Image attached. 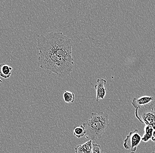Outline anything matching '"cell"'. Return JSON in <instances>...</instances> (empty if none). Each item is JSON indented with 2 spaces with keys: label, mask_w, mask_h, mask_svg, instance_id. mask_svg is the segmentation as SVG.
I'll return each instance as SVG.
<instances>
[{
  "label": "cell",
  "mask_w": 155,
  "mask_h": 153,
  "mask_svg": "<svg viewBox=\"0 0 155 153\" xmlns=\"http://www.w3.org/2000/svg\"><path fill=\"white\" fill-rule=\"evenodd\" d=\"M38 61L40 68L48 74L64 78L71 74L74 62L72 57V39L62 32H50L37 36Z\"/></svg>",
  "instance_id": "obj_1"
},
{
  "label": "cell",
  "mask_w": 155,
  "mask_h": 153,
  "mask_svg": "<svg viewBox=\"0 0 155 153\" xmlns=\"http://www.w3.org/2000/svg\"><path fill=\"white\" fill-rule=\"evenodd\" d=\"M87 134L93 140L101 138L102 135L109 127V116L103 112L92 113L91 118L83 124Z\"/></svg>",
  "instance_id": "obj_2"
},
{
  "label": "cell",
  "mask_w": 155,
  "mask_h": 153,
  "mask_svg": "<svg viewBox=\"0 0 155 153\" xmlns=\"http://www.w3.org/2000/svg\"><path fill=\"white\" fill-rule=\"evenodd\" d=\"M135 115L140 122L155 129V111L153 103L135 109Z\"/></svg>",
  "instance_id": "obj_3"
},
{
  "label": "cell",
  "mask_w": 155,
  "mask_h": 153,
  "mask_svg": "<svg viewBox=\"0 0 155 153\" xmlns=\"http://www.w3.org/2000/svg\"><path fill=\"white\" fill-rule=\"evenodd\" d=\"M142 141V137L138 133V130L135 129L130 132L124 141V146L127 150H130L131 152L136 151L137 147Z\"/></svg>",
  "instance_id": "obj_4"
},
{
  "label": "cell",
  "mask_w": 155,
  "mask_h": 153,
  "mask_svg": "<svg viewBox=\"0 0 155 153\" xmlns=\"http://www.w3.org/2000/svg\"><path fill=\"white\" fill-rule=\"evenodd\" d=\"M106 84L107 81L105 79H97V84L95 86V89L96 90L97 102L100 99H104L106 95Z\"/></svg>",
  "instance_id": "obj_5"
},
{
  "label": "cell",
  "mask_w": 155,
  "mask_h": 153,
  "mask_svg": "<svg viewBox=\"0 0 155 153\" xmlns=\"http://www.w3.org/2000/svg\"><path fill=\"white\" fill-rule=\"evenodd\" d=\"M153 100V97L149 96H143L139 98H134L131 104L134 108H140L149 104Z\"/></svg>",
  "instance_id": "obj_6"
},
{
  "label": "cell",
  "mask_w": 155,
  "mask_h": 153,
  "mask_svg": "<svg viewBox=\"0 0 155 153\" xmlns=\"http://www.w3.org/2000/svg\"><path fill=\"white\" fill-rule=\"evenodd\" d=\"M93 140L91 139L86 143L77 146L74 149L75 153H92Z\"/></svg>",
  "instance_id": "obj_7"
},
{
  "label": "cell",
  "mask_w": 155,
  "mask_h": 153,
  "mask_svg": "<svg viewBox=\"0 0 155 153\" xmlns=\"http://www.w3.org/2000/svg\"><path fill=\"white\" fill-rule=\"evenodd\" d=\"M12 67L5 64H2L0 65V76L4 79H8L12 75Z\"/></svg>",
  "instance_id": "obj_8"
},
{
  "label": "cell",
  "mask_w": 155,
  "mask_h": 153,
  "mask_svg": "<svg viewBox=\"0 0 155 153\" xmlns=\"http://www.w3.org/2000/svg\"><path fill=\"white\" fill-rule=\"evenodd\" d=\"M154 130V129L150 126L145 125L144 127V134L142 137V141L144 143H147L151 139Z\"/></svg>",
  "instance_id": "obj_9"
},
{
  "label": "cell",
  "mask_w": 155,
  "mask_h": 153,
  "mask_svg": "<svg viewBox=\"0 0 155 153\" xmlns=\"http://www.w3.org/2000/svg\"><path fill=\"white\" fill-rule=\"evenodd\" d=\"M73 134L77 138H79L83 137L87 134V131L83 125L76 127L74 128Z\"/></svg>",
  "instance_id": "obj_10"
},
{
  "label": "cell",
  "mask_w": 155,
  "mask_h": 153,
  "mask_svg": "<svg viewBox=\"0 0 155 153\" xmlns=\"http://www.w3.org/2000/svg\"><path fill=\"white\" fill-rule=\"evenodd\" d=\"M63 98L67 103H73L75 100V95L72 92L65 91L63 94Z\"/></svg>",
  "instance_id": "obj_11"
},
{
  "label": "cell",
  "mask_w": 155,
  "mask_h": 153,
  "mask_svg": "<svg viewBox=\"0 0 155 153\" xmlns=\"http://www.w3.org/2000/svg\"><path fill=\"white\" fill-rule=\"evenodd\" d=\"M101 147L99 144H93L92 153H101Z\"/></svg>",
  "instance_id": "obj_12"
},
{
  "label": "cell",
  "mask_w": 155,
  "mask_h": 153,
  "mask_svg": "<svg viewBox=\"0 0 155 153\" xmlns=\"http://www.w3.org/2000/svg\"><path fill=\"white\" fill-rule=\"evenodd\" d=\"M151 140L153 142H155V129L154 130L153 132V136L151 138Z\"/></svg>",
  "instance_id": "obj_13"
},
{
  "label": "cell",
  "mask_w": 155,
  "mask_h": 153,
  "mask_svg": "<svg viewBox=\"0 0 155 153\" xmlns=\"http://www.w3.org/2000/svg\"><path fill=\"white\" fill-rule=\"evenodd\" d=\"M129 153H135L134 152H131Z\"/></svg>",
  "instance_id": "obj_14"
},
{
  "label": "cell",
  "mask_w": 155,
  "mask_h": 153,
  "mask_svg": "<svg viewBox=\"0 0 155 153\" xmlns=\"http://www.w3.org/2000/svg\"><path fill=\"white\" fill-rule=\"evenodd\" d=\"M155 153V152H153V153Z\"/></svg>",
  "instance_id": "obj_15"
}]
</instances>
